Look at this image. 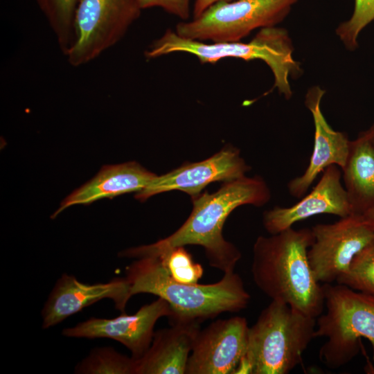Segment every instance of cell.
<instances>
[{"instance_id": "8fae6325", "label": "cell", "mask_w": 374, "mask_h": 374, "mask_svg": "<svg viewBox=\"0 0 374 374\" xmlns=\"http://www.w3.org/2000/svg\"><path fill=\"white\" fill-rule=\"evenodd\" d=\"M172 311L164 299L143 305L134 314L126 312L113 319L91 317L75 326L64 328L62 334L67 337L116 340L125 346L134 359L141 358L149 348L157 321L170 317Z\"/></svg>"}, {"instance_id": "ba28073f", "label": "cell", "mask_w": 374, "mask_h": 374, "mask_svg": "<svg viewBox=\"0 0 374 374\" xmlns=\"http://www.w3.org/2000/svg\"><path fill=\"white\" fill-rule=\"evenodd\" d=\"M141 11L138 0H80L73 42L64 54L69 64L81 66L116 44Z\"/></svg>"}, {"instance_id": "7402d4cb", "label": "cell", "mask_w": 374, "mask_h": 374, "mask_svg": "<svg viewBox=\"0 0 374 374\" xmlns=\"http://www.w3.org/2000/svg\"><path fill=\"white\" fill-rule=\"evenodd\" d=\"M150 256L159 257L170 276L177 282L197 284L204 274L202 266L194 261L184 246L174 247Z\"/></svg>"}, {"instance_id": "4316f807", "label": "cell", "mask_w": 374, "mask_h": 374, "mask_svg": "<svg viewBox=\"0 0 374 374\" xmlns=\"http://www.w3.org/2000/svg\"><path fill=\"white\" fill-rule=\"evenodd\" d=\"M364 133L374 148V123Z\"/></svg>"}, {"instance_id": "4fadbf2b", "label": "cell", "mask_w": 374, "mask_h": 374, "mask_svg": "<svg viewBox=\"0 0 374 374\" xmlns=\"http://www.w3.org/2000/svg\"><path fill=\"white\" fill-rule=\"evenodd\" d=\"M132 296L125 278L89 284L64 273L56 281L42 310V327L43 329L53 327L104 299H111L116 309L124 313Z\"/></svg>"}, {"instance_id": "5bb4252c", "label": "cell", "mask_w": 374, "mask_h": 374, "mask_svg": "<svg viewBox=\"0 0 374 374\" xmlns=\"http://www.w3.org/2000/svg\"><path fill=\"white\" fill-rule=\"evenodd\" d=\"M341 170L332 165L325 169L312 190L289 207L275 206L263 214V226L270 234L292 227L298 222L312 216L330 214L345 217L353 214L343 187Z\"/></svg>"}, {"instance_id": "30bf717a", "label": "cell", "mask_w": 374, "mask_h": 374, "mask_svg": "<svg viewBox=\"0 0 374 374\" xmlns=\"http://www.w3.org/2000/svg\"><path fill=\"white\" fill-rule=\"evenodd\" d=\"M249 327L242 317L218 319L199 331L186 374H234L246 354Z\"/></svg>"}, {"instance_id": "7c38bea8", "label": "cell", "mask_w": 374, "mask_h": 374, "mask_svg": "<svg viewBox=\"0 0 374 374\" xmlns=\"http://www.w3.org/2000/svg\"><path fill=\"white\" fill-rule=\"evenodd\" d=\"M249 166L233 147L224 148L212 157L186 163L165 175L156 176L135 197L144 201L150 197L173 190L197 196L208 184L229 181L245 176Z\"/></svg>"}, {"instance_id": "d6986e66", "label": "cell", "mask_w": 374, "mask_h": 374, "mask_svg": "<svg viewBox=\"0 0 374 374\" xmlns=\"http://www.w3.org/2000/svg\"><path fill=\"white\" fill-rule=\"evenodd\" d=\"M65 54L74 38V17L80 0H36Z\"/></svg>"}, {"instance_id": "603a6c76", "label": "cell", "mask_w": 374, "mask_h": 374, "mask_svg": "<svg viewBox=\"0 0 374 374\" xmlns=\"http://www.w3.org/2000/svg\"><path fill=\"white\" fill-rule=\"evenodd\" d=\"M373 20L374 0H355L351 17L338 26L336 33L347 49L354 51L359 33Z\"/></svg>"}, {"instance_id": "52a82bcc", "label": "cell", "mask_w": 374, "mask_h": 374, "mask_svg": "<svg viewBox=\"0 0 374 374\" xmlns=\"http://www.w3.org/2000/svg\"><path fill=\"white\" fill-rule=\"evenodd\" d=\"M299 0H234L217 2L191 21L177 24L184 37L213 42H235L257 28L276 26Z\"/></svg>"}, {"instance_id": "44dd1931", "label": "cell", "mask_w": 374, "mask_h": 374, "mask_svg": "<svg viewBox=\"0 0 374 374\" xmlns=\"http://www.w3.org/2000/svg\"><path fill=\"white\" fill-rule=\"evenodd\" d=\"M336 283L374 295V240L359 251Z\"/></svg>"}, {"instance_id": "ffe728a7", "label": "cell", "mask_w": 374, "mask_h": 374, "mask_svg": "<svg viewBox=\"0 0 374 374\" xmlns=\"http://www.w3.org/2000/svg\"><path fill=\"white\" fill-rule=\"evenodd\" d=\"M79 374H135V359L112 347L93 348L75 367Z\"/></svg>"}, {"instance_id": "7a4b0ae2", "label": "cell", "mask_w": 374, "mask_h": 374, "mask_svg": "<svg viewBox=\"0 0 374 374\" xmlns=\"http://www.w3.org/2000/svg\"><path fill=\"white\" fill-rule=\"evenodd\" d=\"M314 240L311 229L292 227L259 236L253 246L251 274L256 285L271 300L286 303L313 318L322 314L323 285L315 278L308 251Z\"/></svg>"}, {"instance_id": "d4e9b609", "label": "cell", "mask_w": 374, "mask_h": 374, "mask_svg": "<svg viewBox=\"0 0 374 374\" xmlns=\"http://www.w3.org/2000/svg\"><path fill=\"white\" fill-rule=\"evenodd\" d=\"M230 1L233 0H196L193 8V18L197 17L207 8L220 1Z\"/></svg>"}, {"instance_id": "e0dca14e", "label": "cell", "mask_w": 374, "mask_h": 374, "mask_svg": "<svg viewBox=\"0 0 374 374\" xmlns=\"http://www.w3.org/2000/svg\"><path fill=\"white\" fill-rule=\"evenodd\" d=\"M156 176L135 161L105 166L93 179L68 195L51 217L55 218L74 205L89 204L101 199L139 193Z\"/></svg>"}, {"instance_id": "8992f818", "label": "cell", "mask_w": 374, "mask_h": 374, "mask_svg": "<svg viewBox=\"0 0 374 374\" xmlns=\"http://www.w3.org/2000/svg\"><path fill=\"white\" fill-rule=\"evenodd\" d=\"M293 50L287 31L276 26L260 29L249 43L206 44L167 30L150 44L145 55L148 59H153L172 53H188L197 57L204 64H214L231 57L245 61L258 59L264 61L273 73H280L292 64Z\"/></svg>"}, {"instance_id": "9a60e30c", "label": "cell", "mask_w": 374, "mask_h": 374, "mask_svg": "<svg viewBox=\"0 0 374 374\" xmlns=\"http://www.w3.org/2000/svg\"><path fill=\"white\" fill-rule=\"evenodd\" d=\"M324 93L325 90L314 86L305 97V105L312 114L314 125V147L303 174L287 184L289 193L296 198L303 197L317 176L328 167L336 165L341 169L348 155L350 141L348 136L334 130L322 113L321 101Z\"/></svg>"}, {"instance_id": "6da1fadb", "label": "cell", "mask_w": 374, "mask_h": 374, "mask_svg": "<svg viewBox=\"0 0 374 374\" xmlns=\"http://www.w3.org/2000/svg\"><path fill=\"white\" fill-rule=\"evenodd\" d=\"M193 198V210L185 222L172 234L159 241L121 251L122 258H139L157 255L172 248L202 246L209 265L224 273L234 271L242 257L239 249L226 241L222 228L231 213L240 206H261L271 198L266 182L258 176H246L225 182L216 192Z\"/></svg>"}, {"instance_id": "9c48e42d", "label": "cell", "mask_w": 374, "mask_h": 374, "mask_svg": "<svg viewBox=\"0 0 374 374\" xmlns=\"http://www.w3.org/2000/svg\"><path fill=\"white\" fill-rule=\"evenodd\" d=\"M308 261L318 282L331 284L348 267L354 256L374 240V228L362 214H352L332 224L313 226Z\"/></svg>"}, {"instance_id": "5b68a950", "label": "cell", "mask_w": 374, "mask_h": 374, "mask_svg": "<svg viewBox=\"0 0 374 374\" xmlns=\"http://www.w3.org/2000/svg\"><path fill=\"white\" fill-rule=\"evenodd\" d=\"M326 311L316 322L314 338L326 337L320 361L332 369L350 362L366 339L374 346V295L345 285L323 284Z\"/></svg>"}, {"instance_id": "484cf974", "label": "cell", "mask_w": 374, "mask_h": 374, "mask_svg": "<svg viewBox=\"0 0 374 374\" xmlns=\"http://www.w3.org/2000/svg\"><path fill=\"white\" fill-rule=\"evenodd\" d=\"M374 228V205L362 214Z\"/></svg>"}, {"instance_id": "277c9868", "label": "cell", "mask_w": 374, "mask_h": 374, "mask_svg": "<svg viewBox=\"0 0 374 374\" xmlns=\"http://www.w3.org/2000/svg\"><path fill=\"white\" fill-rule=\"evenodd\" d=\"M315 318L271 300L249 327L246 354L235 373L287 374L314 339Z\"/></svg>"}, {"instance_id": "2e32d148", "label": "cell", "mask_w": 374, "mask_h": 374, "mask_svg": "<svg viewBox=\"0 0 374 374\" xmlns=\"http://www.w3.org/2000/svg\"><path fill=\"white\" fill-rule=\"evenodd\" d=\"M199 323H178L154 332L145 353L135 359V374H186Z\"/></svg>"}, {"instance_id": "3957f363", "label": "cell", "mask_w": 374, "mask_h": 374, "mask_svg": "<svg viewBox=\"0 0 374 374\" xmlns=\"http://www.w3.org/2000/svg\"><path fill=\"white\" fill-rule=\"evenodd\" d=\"M125 267L132 296L151 294L168 302L172 311L171 324L201 323L224 312L245 309L250 295L235 271L224 273L211 284H185L175 280L157 256H145Z\"/></svg>"}, {"instance_id": "cb8c5ba5", "label": "cell", "mask_w": 374, "mask_h": 374, "mask_svg": "<svg viewBox=\"0 0 374 374\" xmlns=\"http://www.w3.org/2000/svg\"><path fill=\"white\" fill-rule=\"evenodd\" d=\"M141 10L159 7L182 20L186 21L190 15V0H138Z\"/></svg>"}, {"instance_id": "ac0fdd59", "label": "cell", "mask_w": 374, "mask_h": 374, "mask_svg": "<svg viewBox=\"0 0 374 374\" xmlns=\"http://www.w3.org/2000/svg\"><path fill=\"white\" fill-rule=\"evenodd\" d=\"M353 214H363L374 205V148L364 132L350 141L341 169Z\"/></svg>"}]
</instances>
